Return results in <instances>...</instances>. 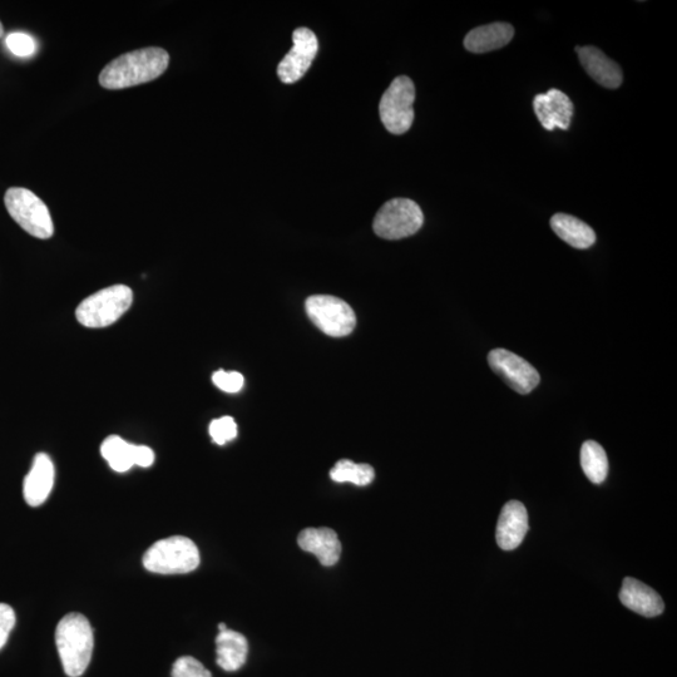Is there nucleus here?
I'll return each mask as SVG.
<instances>
[{"label":"nucleus","instance_id":"c85d7f7f","mask_svg":"<svg viewBox=\"0 0 677 677\" xmlns=\"http://www.w3.org/2000/svg\"><path fill=\"white\" fill-rule=\"evenodd\" d=\"M3 34H4V28H3L2 22H0V38L3 37Z\"/></svg>","mask_w":677,"mask_h":677},{"label":"nucleus","instance_id":"6e6552de","mask_svg":"<svg viewBox=\"0 0 677 677\" xmlns=\"http://www.w3.org/2000/svg\"><path fill=\"white\" fill-rule=\"evenodd\" d=\"M306 314L316 328L333 338H343L353 333L357 325L352 306L331 295L310 296L305 303Z\"/></svg>","mask_w":677,"mask_h":677},{"label":"nucleus","instance_id":"9b49d317","mask_svg":"<svg viewBox=\"0 0 677 677\" xmlns=\"http://www.w3.org/2000/svg\"><path fill=\"white\" fill-rule=\"evenodd\" d=\"M533 107L538 121L547 131H553L556 127L565 131L570 128L573 103L565 93L550 90L545 95H538L533 101Z\"/></svg>","mask_w":677,"mask_h":677},{"label":"nucleus","instance_id":"7ed1b4c3","mask_svg":"<svg viewBox=\"0 0 677 677\" xmlns=\"http://www.w3.org/2000/svg\"><path fill=\"white\" fill-rule=\"evenodd\" d=\"M147 571L160 575H182L200 566V552L190 538L174 536L157 541L143 556Z\"/></svg>","mask_w":677,"mask_h":677},{"label":"nucleus","instance_id":"9d476101","mask_svg":"<svg viewBox=\"0 0 677 677\" xmlns=\"http://www.w3.org/2000/svg\"><path fill=\"white\" fill-rule=\"evenodd\" d=\"M294 46L278 66V76L285 84L300 81L309 71L319 52V42L309 28H298L293 34Z\"/></svg>","mask_w":677,"mask_h":677},{"label":"nucleus","instance_id":"f8f14e48","mask_svg":"<svg viewBox=\"0 0 677 677\" xmlns=\"http://www.w3.org/2000/svg\"><path fill=\"white\" fill-rule=\"evenodd\" d=\"M528 531V513L521 502L510 501L502 508L498 518L496 538L504 551L516 550L525 540Z\"/></svg>","mask_w":677,"mask_h":677},{"label":"nucleus","instance_id":"5701e85b","mask_svg":"<svg viewBox=\"0 0 677 677\" xmlns=\"http://www.w3.org/2000/svg\"><path fill=\"white\" fill-rule=\"evenodd\" d=\"M212 441L219 446L234 441L237 437V424L234 418L222 417L212 420L209 428Z\"/></svg>","mask_w":677,"mask_h":677},{"label":"nucleus","instance_id":"a878e982","mask_svg":"<svg viewBox=\"0 0 677 677\" xmlns=\"http://www.w3.org/2000/svg\"><path fill=\"white\" fill-rule=\"evenodd\" d=\"M212 382L216 385L217 388L222 390L225 393H239L242 387H244L245 379L244 375L239 372H225V370H219V372L212 375Z\"/></svg>","mask_w":677,"mask_h":677},{"label":"nucleus","instance_id":"f03ea898","mask_svg":"<svg viewBox=\"0 0 677 677\" xmlns=\"http://www.w3.org/2000/svg\"><path fill=\"white\" fill-rule=\"evenodd\" d=\"M56 644L64 672L69 677H79L90 665L95 637L90 621L81 614L64 616L57 626Z\"/></svg>","mask_w":677,"mask_h":677},{"label":"nucleus","instance_id":"39448f33","mask_svg":"<svg viewBox=\"0 0 677 677\" xmlns=\"http://www.w3.org/2000/svg\"><path fill=\"white\" fill-rule=\"evenodd\" d=\"M4 202L12 219L37 239H51L54 225L48 207L32 191L23 187H12L4 196Z\"/></svg>","mask_w":677,"mask_h":677},{"label":"nucleus","instance_id":"1a4fd4ad","mask_svg":"<svg viewBox=\"0 0 677 677\" xmlns=\"http://www.w3.org/2000/svg\"><path fill=\"white\" fill-rule=\"evenodd\" d=\"M488 364L508 387L522 395L530 394L540 384V374L527 360L506 349H494L488 354Z\"/></svg>","mask_w":677,"mask_h":677},{"label":"nucleus","instance_id":"412c9836","mask_svg":"<svg viewBox=\"0 0 677 677\" xmlns=\"http://www.w3.org/2000/svg\"><path fill=\"white\" fill-rule=\"evenodd\" d=\"M581 467L586 477L592 483H604L607 474H609V459H607L605 449L595 441L583 443L581 448Z\"/></svg>","mask_w":677,"mask_h":677},{"label":"nucleus","instance_id":"dca6fc26","mask_svg":"<svg viewBox=\"0 0 677 677\" xmlns=\"http://www.w3.org/2000/svg\"><path fill=\"white\" fill-rule=\"evenodd\" d=\"M298 543L305 552L313 553L325 567L334 566L342 555V543L330 528H306L300 533Z\"/></svg>","mask_w":677,"mask_h":677},{"label":"nucleus","instance_id":"a211bd4d","mask_svg":"<svg viewBox=\"0 0 677 677\" xmlns=\"http://www.w3.org/2000/svg\"><path fill=\"white\" fill-rule=\"evenodd\" d=\"M217 665L225 671H237L245 665L249 644L240 632L220 631L216 637Z\"/></svg>","mask_w":677,"mask_h":677},{"label":"nucleus","instance_id":"423d86ee","mask_svg":"<svg viewBox=\"0 0 677 677\" xmlns=\"http://www.w3.org/2000/svg\"><path fill=\"white\" fill-rule=\"evenodd\" d=\"M415 87L412 79L399 76L385 91L379 103L380 120L393 135H404L414 121Z\"/></svg>","mask_w":677,"mask_h":677},{"label":"nucleus","instance_id":"f257e3e1","mask_svg":"<svg viewBox=\"0 0 677 677\" xmlns=\"http://www.w3.org/2000/svg\"><path fill=\"white\" fill-rule=\"evenodd\" d=\"M170 56L165 49L150 47L138 49L108 63L100 74V83L106 90H125L138 84L155 81L166 72Z\"/></svg>","mask_w":677,"mask_h":677},{"label":"nucleus","instance_id":"4468645a","mask_svg":"<svg viewBox=\"0 0 677 677\" xmlns=\"http://www.w3.org/2000/svg\"><path fill=\"white\" fill-rule=\"evenodd\" d=\"M582 67L602 87L616 90L624 81L622 71L616 62L596 47H576Z\"/></svg>","mask_w":677,"mask_h":677},{"label":"nucleus","instance_id":"f3484780","mask_svg":"<svg viewBox=\"0 0 677 677\" xmlns=\"http://www.w3.org/2000/svg\"><path fill=\"white\" fill-rule=\"evenodd\" d=\"M515 36V28L508 23H492L474 28L464 38V47L472 53H488L506 47Z\"/></svg>","mask_w":677,"mask_h":677},{"label":"nucleus","instance_id":"b1692460","mask_svg":"<svg viewBox=\"0 0 677 677\" xmlns=\"http://www.w3.org/2000/svg\"><path fill=\"white\" fill-rule=\"evenodd\" d=\"M172 677H212V675L199 660L184 656L175 661Z\"/></svg>","mask_w":677,"mask_h":677},{"label":"nucleus","instance_id":"ddd939ff","mask_svg":"<svg viewBox=\"0 0 677 677\" xmlns=\"http://www.w3.org/2000/svg\"><path fill=\"white\" fill-rule=\"evenodd\" d=\"M54 466L46 453L34 457L31 471L24 479V499L31 507H39L47 501L54 486Z\"/></svg>","mask_w":677,"mask_h":677},{"label":"nucleus","instance_id":"2eb2a0df","mask_svg":"<svg viewBox=\"0 0 677 677\" xmlns=\"http://www.w3.org/2000/svg\"><path fill=\"white\" fill-rule=\"evenodd\" d=\"M621 604L645 617H656L665 610L664 601L655 590L636 578H625L620 591Z\"/></svg>","mask_w":677,"mask_h":677},{"label":"nucleus","instance_id":"0eeeda50","mask_svg":"<svg viewBox=\"0 0 677 677\" xmlns=\"http://www.w3.org/2000/svg\"><path fill=\"white\" fill-rule=\"evenodd\" d=\"M424 222L423 211L417 202L393 199L384 204L375 216V234L385 240H400L417 234Z\"/></svg>","mask_w":677,"mask_h":677},{"label":"nucleus","instance_id":"6ab92c4d","mask_svg":"<svg viewBox=\"0 0 677 677\" xmlns=\"http://www.w3.org/2000/svg\"><path fill=\"white\" fill-rule=\"evenodd\" d=\"M551 227L561 240L575 249L585 250L595 245V231L575 216L556 214L552 216Z\"/></svg>","mask_w":677,"mask_h":677},{"label":"nucleus","instance_id":"c756f323","mask_svg":"<svg viewBox=\"0 0 677 677\" xmlns=\"http://www.w3.org/2000/svg\"><path fill=\"white\" fill-rule=\"evenodd\" d=\"M227 630V626L225 624H220L219 625V631H225Z\"/></svg>","mask_w":677,"mask_h":677},{"label":"nucleus","instance_id":"aec40b11","mask_svg":"<svg viewBox=\"0 0 677 677\" xmlns=\"http://www.w3.org/2000/svg\"><path fill=\"white\" fill-rule=\"evenodd\" d=\"M102 457L113 471L125 473L136 466V446L118 436H110L101 446Z\"/></svg>","mask_w":677,"mask_h":677},{"label":"nucleus","instance_id":"20e7f679","mask_svg":"<svg viewBox=\"0 0 677 677\" xmlns=\"http://www.w3.org/2000/svg\"><path fill=\"white\" fill-rule=\"evenodd\" d=\"M133 293L126 285H113L88 296L76 310L79 324L86 328H107L130 310Z\"/></svg>","mask_w":677,"mask_h":677},{"label":"nucleus","instance_id":"cd10ccee","mask_svg":"<svg viewBox=\"0 0 677 677\" xmlns=\"http://www.w3.org/2000/svg\"><path fill=\"white\" fill-rule=\"evenodd\" d=\"M153 463H155V453L152 449L146 446H136V466L148 468Z\"/></svg>","mask_w":677,"mask_h":677},{"label":"nucleus","instance_id":"4be33fe9","mask_svg":"<svg viewBox=\"0 0 677 677\" xmlns=\"http://www.w3.org/2000/svg\"><path fill=\"white\" fill-rule=\"evenodd\" d=\"M330 477L334 482H349L355 484V486L364 487L374 481L375 472L369 464H357L348 461V459H343L331 469Z\"/></svg>","mask_w":677,"mask_h":677},{"label":"nucleus","instance_id":"393cba45","mask_svg":"<svg viewBox=\"0 0 677 677\" xmlns=\"http://www.w3.org/2000/svg\"><path fill=\"white\" fill-rule=\"evenodd\" d=\"M9 51L18 57H31L37 52V42L26 33H12L6 39Z\"/></svg>","mask_w":677,"mask_h":677},{"label":"nucleus","instance_id":"bb28decb","mask_svg":"<svg viewBox=\"0 0 677 677\" xmlns=\"http://www.w3.org/2000/svg\"><path fill=\"white\" fill-rule=\"evenodd\" d=\"M14 626H16V612L11 606L0 604V650L7 644Z\"/></svg>","mask_w":677,"mask_h":677}]
</instances>
